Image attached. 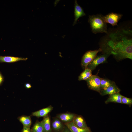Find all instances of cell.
<instances>
[{
	"instance_id": "6da1fadb",
	"label": "cell",
	"mask_w": 132,
	"mask_h": 132,
	"mask_svg": "<svg viewBox=\"0 0 132 132\" xmlns=\"http://www.w3.org/2000/svg\"><path fill=\"white\" fill-rule=\"evenodd\" d=\"M106 44L117 61L132 59V31L123 29L110 34Z\"/></svg>"
},
{
	"instance_id": "7a4b0ae2",
	"label": "cell",
	"mask_w": 132,
	"mask_h": 132,
	"mask_svg": "<svg viewBox=\"0 0 132 132\" xmlns=\"http://www.w3.org/2000/svg\"><path fill=\"white\" fill-rule=\"evenodd\" d=\"M103 16L100 14L89 16L88 22L93 33H107V23L104 20Z\"/></svg>"
},
{
	"instance_id": "3957f363",
	"label": "cell",
	"mask_w": 132,
	"mask_h": 132,
	"mask_svg": "<svg viewBox=\"0 0 132 132\" xmlns=\"http://www.w3.org/2000/svg\"><path fill=\"white\" fill-rule=\"evenodd\" d=\"M104 47H101L103 51L102 54L96 56L88 64L87 68L92 71L94 70L99 65L105 62L109 56L111 55L110 50L106 44Z\"/></svg>"
},
{
	"instance_id": "277c9868",
	"label": "cell",
	"mask_w": 132,
	"mask_h": 132,
	"mask_svg": "<svg viewBox=\"0 0 132 132\" xmlns=\"http://www.w3.org/2000/svg\"><path fill=\"white\" fill-rule=\"evenodd\" d=\"M102 51L101 48L97 50L86 52L82 57L81 65L82 68L84 70L87 68L88 65L96 56L98 53Z\"/></svg>"
},
{
	"instance_id": "5b68a950",
	"label": "cell",
	"mask_w": 132,
	"mask_h": 132,
	"mask_svg": "<svg viewBox=\"0 0 132 132\" xmlns=\"http://www.w3.org/2000/svg\"><path fill=\"white\" fill-rule=\"evenodd\" d=\"M101 78L97 75H92L86 80L87 86L90 89L100 93V85Z\"/></svg>"
},
{
	"instance_id": "8992f818",
	"label": "cell",
	"mask_w": 132,
	"mask_h": 132,
	"mask_svg": "<svg viewBox=\"0 0 132 132\" xmlns=\"http://www.w3.org/2000/svg\"><path fill=\"white\" fill-rule=\"evenodd\" d=\"M123 15L122 14L111 12L103 16L104 19L107 23L110 24L113 26L118 25L119 21L121 19Z\"/></svg>"
},
{
	"instance_id": "52a82bcc",
	"label": "cell",
	"mask_w": 132,
	"mask_h": 132,
	"mask_svg": "<svg viewBox=\"0 0 132 132\" xmlns=\"http://www.w3.org/2000/svg\"><path fill=\"white\" fill-rule=\"evenodd\" d=\"M120 91V89L117 86L115 82L112 81L110 85L106 89L101 90L100 93L102 96L107 95H110L119 93Z\"/></svg>"
},
{
	"instance_id": "ba28073f",
	"label": "cell",
	"mask_w": 132,
	"mask_h": 132,
	"mask_svg": "<svg viewBox=\"0 0 132 132\" xmlns=\"http://www.w3.org/2000/svg\"><path fill=\"white\" fill-rule=\"evenodd\" d=\"M51 125L53 132H61L65 126V124L56 117L52 121Z\"/></svg>"
},
{
	"instance_id": "9c48e42d",
	"label": "cell",
	"mask_w": 132,
	"mask_h": 132,
	"mask_svg": "<svg viewBox=\"0 0 132 132\" xmlns=\"http://www.w3.org/2000/svg\"><path fill=\"white\" fill-rule=\"evenodd\" d=\"M74 5L75 19L73 26L76 24L79 18L86 15L83 8L78 4L77 0H75Z\"/></svg>"
},
{
	"instance_id": "30bf717a",
	"label": "cell",
	"mask_w": 132,
	"mask_h": 132,
	"mask_svg": "<svg viewBox=\"0 0 132 132\" xmlns=\"http://www.w3.org/2000/svg\"><path fill=\"white\" fill-rule=\"evenodd\" d=\"M76 115L74 113L67 112L58 114L56 117L65 124L72 121Z\"/></svg>"
},
{
	"instance_id": "8fae6325",
	"label": "cell",
	"mask_w": 132,
	"mask_h": 132,
	"mask_svg": "<svg viewBox=\"0 0 132 132\" xmlns=\"http://www.w3.org/2000/svg\"><path fill=\"white\" fill-rule=\"evenodd\" d=\"M53 107L50 105L46 108L33 112L32 115L38 117H44L53 109Z\"/></svg>"
},
{
	"instance_id": "7c38bea8",
	"label": "cell",
	"mask_w": 132,
	"mask_h": 132,
	"mask_svg": "<svg viewBox=\"0 0 132 132\" xmlns=\"http://www.w3.org/2000/svg\"><path fill=\"white\" fill-rule=\"evenodd\" d=\"M27 59V58H23L11 56H0V62L11 63L20 61H26Z\"/></svg>"
},
{
	"instance_id": "4fadbf2b",
	"label": "cell",
	"mask_w": 132,
	"mask_h": 132,
	"mask_svg": "<svg viewBox=\"0 0 132 132\" xmlns=\"http://www.w3.org/2000/svg\"><path fill=\"white\" fill-rule=\"evenodd\" d=\"M72 121L75 126L79 128L85 129L88 127L84 119L80 116L76 115Z\"/></svg>"
},
{
	"instance_id": "5bb4252c",
	"label": "cell",
	"mask_w": 132,
	"mask_h": 132,
	"mask_svg": "<svg viewBox=\"0 0 132 132\" xmlns=\"http://www.w3.org/2000/svg\"><path fill=\"white\" fill-rule=\"evenodd\" d=\"M72 132H90V129L88 127L85 129H82L76 126L74 124L73 121L64 124Z\"/></svg>"
},
{
	"instance_id": "9a60e30c",
	"label": "cell",
	"mask_w": 132,
	"mask_h": 132,
	"mask_svg": "<svg viewBox=\"0 0 132 132\" xmlns=\"http://www.w3.org/2000/svg\"><path fill=\"white\" fill-rule=\"evenodd\" d=\"M123 96L120 93L110 95L107 99L105 101L106 103L114 102L122 104L121 99Z\"/></svg>"
},
{
	"instance_id": "2e32d148",
	"label": "cell",
	"mask_w": 132,
	"mask_h": 132,
	"mask_svg": "<svg viewBox=\"0 0 132 132\" xmlns=\"http://www.w3.org/2000/svg\"><path fill=\"white\" fill-rule=\"evenodd\" d=\"M44 128V132H53L52 131L50 119L47 115L44 117L41 121Z\"/></svg>"
},
{
	"instance_id": "e0dca14e",
	"label": "cell",
	"mask_w": 132,
	"mask_h": 132,
	"mask_svg": "<svg viewBox=\"0 0 132 132\" xmlns=\"http://www.w3.org/2000/svg\"><path fill=\"white\" fill-rule=\"evenodd\" d=\"M92 75V71L87 68L80 74L78 77V80L79 81L86 80L90 77Z\"/></svg>"
},
{
	"instance_id": "ac0fdd59",
	"label": "cell",
	"mask_w": 132,
	"mask_h": 132,
	"mask_svg": "<svg viewBox=\"0 0 132 132\" xmlns=\"http://www.w3.org/2000/svg\"><path fill=\"white\" fill-rule=\"evenodd\" d=\"M19 120L23 126L30 128L31 124V121L30 117L22 116L19 118Z\"/></svg>"
},
{
	"instance_id": "d6986e66",
	"label": "cell",
	"mask_w": 132,
	"mask_h": 132,
	"mask_svg": "<svg viewBox=\"0 0 132 132\" xmlns=\"http://www.w3.org/2000/svg\"><path fill=\"white\" fill-rule=\"evenodd\" d=\"M112 81L108 79L101 78L100 85L101 90L106 89L110 85Z\"/></svg>"
},
{
	"instance_id": "ffe728a7",
	"label": "cell",
	"mask_w": 132,
	"mask_h": 132,
	"mask_svg": "<svg viewBox=\"0 0 132 132\" xmlns=\"http://www.w3.org/2000/svg\"><path fill=\"white\" fill-rule=\"evenodd\" d=\"M32 132H44L41 122L37 121L32 129Z\"/></svg>"
},
{
	"instance_id": "44dd1931",
	"label": "cell",
	"mask_w": 132,
	"mask_h": 132,
	"mask_svg": "<svg viewBox=\"0 0 132 132\" xmlns=\"http://www.w3.org/2000/svg\"><path fill=\"white\" fill-rule=\"evenodd\" d=\"M121 102L122 104L131 105L132 104V98H128L123 96L121 99Z\"/></svg>"
},
{
	"instance_id": "7402d4cb",
	"label": "cell",
	"mask_w": 132,
	"mask_h": 132,
	"mask_svg": "<svg viewBox=\"0 0 132 132\" xmlns=\"http://www.w3.org/2000/svg\"><path fill=\"white\" fill-rule=\"evenodd\" d=\"M22 132H32L31 131L30 128L23 126Z\"/></svg>"
},
{
	"instance_id": "603a6c76",
	"label": "cell",
	"mask_w": 132,
	"mask_h": 132,
	"mask_svg": "<svg viewBox=\"0 0 132 132\" xmlns=\"http://www.w3.org/2000/svg\"><path fill=\"white\" fill-rule=\"evenodd\" d=\"M61 132H72L65 125L63 129Z\"/></svg>"
},
{
	"instance_id": "cb8c5ba5",
	"label": "cell",
	"mask_w": 132,
	"mask_h": 132,
	"mask_svg": "<svg viewBox=\"0 0 132 132\" xmlns=\"http://www.w3.org/2000/svg\"><path fill=\"white\" fill-rule=\"evenodd\" d=\"M3 80V77L2 74L0 72V85L2 82Z\"/></svg>"
},
{
	"instance_id": "d4e9b609",
	"label": "cell",
	"mask_w": 132,
	"mask_h": 132,
	"mask_svg": "<svg viewBox=\"0 0 132 132\" xmlns=\"http://www.w3.org/2000/svg\"><path fill=\"white\" fill-rule=\"evenodd\" d=\"M25 87L27 88H31L32 87V86L30 83H27L25 85Z\"/></svg>"
},
{
	"instance_id": "484cf974",
	"label": "cell",
	"mask_w": 132,
	"mask_h": 132,
	"mask_svg": "<svg viewBox=\"0 0 132 132\" xmlns=\"http://www.w3.org/2000/svg\"></svg>"
}]
</instances>
